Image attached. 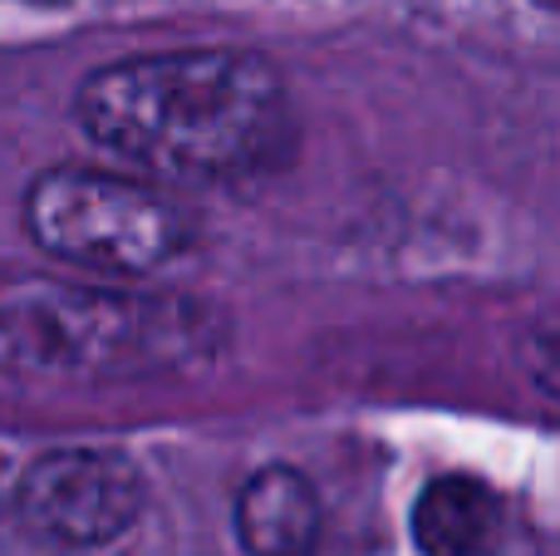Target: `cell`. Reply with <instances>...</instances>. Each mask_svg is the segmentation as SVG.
Returning a JSON list of instances; mask_svg holds the SVG:
<instances>
[{"instance_id": "cell-1", "label": "cell", "mask_w": 560, "mask_h": 556, "mask_svg": "<svg viewBox=\"0 0 560 556\" xmlns=\"http://www.w3.org/2000/svg\"><path fill=\"white\" fill-rule=\"evenodd\" d=\"M84 138L153 183H236L300 148L285 74L256 49L192 45L128 55L74 94Z\"/></svg>"}, {"instance_id": "cell-2", "label": "cell", "mask_w": 560, "mask_h": 556, "mask_svg": "<svg viewBox=\"0 0 560 556\" xmlns=\"http://www.w3.org/2000/svg\"><path fill=\"white\" fill-rule=\"evenodd\" d=\"M226 321L173 291L0 266V370L59 384H133L212 364Z\"/></svg>"}, {"instance_id": "cell-3", "label": "cell", "mask_w": 560, "mask_h": 556, "mask_svg": "<svg viewBox=\"0 0 560 556\" xmlns=\"http://www.w3.org/2000/svg\"><path fill=\"white\" fill-rule=\"evenodd\" d=\"M30 242L55 262L98 276H158L183 262L197 242V222L153 177L108 167L55 163L35 173L20 202Z\"/></svg>"}, {"instance_id": "cell-4", "label": "cell", "mask_w": 560, "mask_h": 556, "mask_svg": "<svg viewBox=\"0 0 560 556\" xmlns=\"http://www.w3.org/2000/svg\"><path fill=\"white\" fill-rule=\"evenodd\" d=\"M143 468L124 449H49L20 473L15 518L55 547H104L138 522Z\"/></svg>"}, {"instance_id": "cell-5", "label": "cell", "mask_w": 560, "mask_h": 556, "mask_svg": "<svg viewBox=\"0 0 560 556\" xmlns=\"http://www.w3.org/2000/svg\"><path fill=\"white\" fill-rule=\"evenodd\" d=\"M236 542L246 556H315L325 508L315 483L290 463H266L236 493Z\"/></svg>"}, {"instance_id": "cell-6", "label": "cell", "mask_w": 560, "mask_h": 556, "mask_svg": "<svg viewBox=\"0 0 560 556\" xmlns=\"http://www.w3.org/2000/svg\"><path fill=\"white\" fill-rule=\"evenodd\" d=\"M408 532L423 556H492L502 537V498L472 473H447L418 493Z\"/></svg>"}, {"instance_id": "cell-7", "label": "cell", "mask_w": 560, "mask_h": 556, "mask_svg": "<svg viewBox=\"0 0 560 556\" xmlns=\"http://www.w3.org/2000/svg\"><path fill=\"white\" fill-rule=\"evenodd\" d=\"M532 380L541 384L546 394H556L560 399V331H551V335H536L532 340Z\"/></svg>"}]
</instances>
